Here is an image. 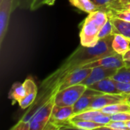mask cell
<instances>
[{
	"label": "cell",
	"instance_id": "cell-1",
	"mask_svg": "<svg viewBox=\"0 0 130 130\" xmlns=\"http://www.w3.org/2000/svg\"><path fill=\"white\" fill-rule=\"evenodd\" d=\"M114 34H111L98 41L93 47H86L82 45L62 62V64L53 73L48 75L40 84V91L34 103L30 107L27 113L19 120L21 123H27L32 116L43 106L50 98L55 96V89L59 82L69 74L76 69H82L87 63L97 60L101 57L116 54L112 47V42Z\"/></svg>",
	"mask_w": 130,
	"mask_h": 130
},
{
	"label": "cell",
	"instance_id": "cell-2",
	"mask_svg": "<svg viewBox=\"0 0 130 130\" xmlns=\"http://www.w3.org/2000/svg\"><path fill=\"white\" fill-rule=\"evenodd\" d=\"M108 20V14L102 10H97L88 14L83 22L79 34L81 45L86 47L96 46L100 40V30Z\"/></svg>",
	"mask_w": 130,
	"mask_h": 130
},
{
	"label": "cell",
	"instance_id": "cell-3",
	"mask_svg": "<svg viewBox=\"0 0 130 130\" xmlns=\"http://www.w3.org/2000/svg\"><path fill=\"white\" fill-rule=\"evenodd\" d=\"M88 86L78 84L58 91L55 95V104L57 106H74L78 100L83 95Z\"/></svg>",
	"mask_w": 130,
	"mask_h": 130
},
{
	"label": "cell",
	"instance_id": "cell-4",
	"mask_svg": "<svg viewBox=\"0 0 130 130\" xmlns=\"http://www.w3.org/2000/svg\"><path fill=\"white\" fill-rule=\"evenodd\" d=\"M92 69L91 68H82L75 70L74 72H71L67 76H66L58 85V86L55 89V95L56 94L68 87L78 85V84H82L90 75Z\"/></svg>",
	"mask_w": 130,
	"mask_h": 130
},
{
	"label": "cell",
	"instance_id": "cell-5",
	"mask_svg": "<svg viewBox=\"0 0 130 130\" xmlns=\"http://www.w3.org/2000/svg\"><path fill=\"white\" fill-rule=\"evenodd\" d=\"M126 66V62L123 59V56L119 55L117 53L112 54L109 56H106L101 57L97 60L90 62L85 65L82 68H94L98 66H102L105 68H110V69H121Z\"/></svg>",
	"mask_w": 130,
	"mask_h": 130
},
{
	"label": "cell",
	"instance_id": "cell-6",
	"mask_svg": "<svg viewBox=\"0 0 130 130\" xmlns=\"http://www.w3.org/2000/svg\"><path fill=\"white\" fill-rule=\"evenodd\" d=\"M127 95L125 94H102L95 98L88 110H101L104 107L114 104L128 103Z\"/></svg>",
	"mask_w": 130,
	"mask_h": 130
},
{
	"label": "cell",
	"instance_id": "cell-7",
	"mask_svg": "<svg viewBox=\"0 0 130 130\" xmlns=\"http://www.w3.org/2000/svg\"><path fill=\"white\" fill-rule=\"evenodd\" d=\"M14 0L0 1V43L2 44L6 34L9 18L13 10Z\"/></svg>",
	"mask_w": 130,
	"mask_h": 130
},
{
	"label": "cell",
	"instance_id": "cell-8",
	"mask_svg": "<svg viewBox=\"0 0 130 130\" xmlns=\"http://www.w3.org/2000/svg\"><path fill=\"white\" fill-rule=\"evenodd\" d=\"M55 96L52 97L50 101H48L43 106L37 110V112L32 116L29 122H34L40 124L45 129L46 124L50 120L53 109L55 105Z\"/></svg>",
	"mask_w": 130,
	"mask_h": 130
},
{
	"label": "cell",
	"instance_id": "cell-9",
	"mask_svg": "<svg viewBox=\"0 0 130 130\" xmlns=\"http://www.w3.org/2000/svg\"><path fill=\"white\" fill-rule=\"evenodd\" d=\"M102 94L104 93H101L100 91H98L88 87L83 95L78 100V101L73 106L74 115L88 110L91 104L95 100V98Z\"/></svg>",
	"mask_w": 130,
	"mask_h": 130
},
{
	"label": "cell",
	"instance_id": "cell-10",
	"mask_svg": "<svg viewBox=\"0 0 130 130\" xmlns=\"http://www.w3.org/2000/svg\"><path fill=\"white\" fill-rule=\"evenodd\" d=\"M117 69L105 68L102 66L92 68V71L90 73L89 76L82 84H84L88 87L102 79L109 77H113L117 72Z\"/></svg>",
	"mask_w": 130,
	"mask_h": 130
},
{
	"label": "cell",
	"instance_id": "cell-11",
	"mask_svg": "<svg viewBox=\"0 0 130 130\" xmlns=\"http://www.w3.org/2000/svg\"><path fill=\"white\" fill-rule=\"evenodd\" d=\"M24 85L27 90L25 97L18 103L21 109H26L30 107L36 101L38 94V88L31 77H28L24 82Z\"/></svg>",
	"mask_w": 130,
	"mask_h": 130
},
{
	"label": "cell",
	"instance_id": "cell-12",
	"mask_svg": "<svg viewBox=\"0 0 130 130\" xmlns=\"http://www.w3.org/2000/svg\"><path fill=\"white\" fill-rule=\"evenodd\" d=\"M88 88L100 91L104 94H123L117 86V82L111 77L102 79L90 86Z\"/></svg>",
	"mask_w": 130,
	"mask_h": 130
},
{
	"label": "cell",
	"instance_id": "cell-13",
	"mask_svg": "<svg viewBox=\"0 0 130 130\" xmlns=\"http://www.w3.org/2000/svg\"><path fill=\"white\" fill-rule=\"evenodd\" d=\"M112 47L116 53L123 56L130 50V39L122 34H115L112 42Z\"/></svg>",
	"mask_w": 130,
	"mask_h": 130
},
{
	"label": "cell",
	"instance_id": "cell-14",
	"mask_svg": "<svg viewBox=\"0 0 130 130\" xmlns=\"http://www.w3.org/2000/svg\"><path fill=\"white\" fill-rule=\"evenodd\" d=\"M27 90L23 83L15 82L12 85L9 93H8V98L11 100V104H14L16 102L19 103L26 95Z\"/></svg>",
	"mask_w": 130,
	"mask_h": 130
},
{
	"label": "cell",
	"instance_id": "cell-15",
	"mask_svg": "<svg viewBox=\"0 0 130 130\" xmlns=\"http://www.w3.org/2000/svg\"><path fill=\"white\" fill-rule=\"evenodd\" d=\"M113 27V34H120L130 39V22L126 21L117 18L109 17Z\"/></svg>",
	"mask_w": 130,
	"mask_h": 130
},
{
	"label": "cell",
	"instance_id": "cell-16",
	"mask_svg": "<svg viewBox=\"0 0 130 130\" xmlns=\"http://www.w3.org/2000/svg\"><path fill=\"white\" fill-rule=\"evenodd\" d=\"M69 2L72 6L88 14L98 10V8L91 0H69Z\"/></svg>",
	"mask_w": 130,
	"mask_h": 130
},
{
	"label": "cell",
	"instance_id": "cell-17",
	"mask_svg": "<svg viewBox=\"0 0 130 130\" xmlns=\"http://www.w3.org/2000/svg\"><path fill=\"white\" fill-rule=\"evenodd\" d=\"M103 113L113 115L122 112H130V105L129 103H118L103 107L101 110Z\"/></svg>",
	"mask_w": 130,
	"mask_h": 130
},
{
	"label": "cell",
	"instance_id": "cell-18",
	"mask_svg": "<svg viewBox=\"0 0 130 130\" xmlns=\"http://www.w3.org/2000/svg\"><path fill=\"white\" fill-rule=\"evenodd\" d=\"M75 129L83 130L101 129L104 126L91 120H70Z\"/></svg>",
	"mask_w": 130,
	"mask_h": 130
},
{
	"label": "cell",
	"instance_id": "cell-19",
	"mask_svg": "<svg viewBox=\"0 0 130 130\" xmlns=\"http://www.w3.org/2000/svg\"><path fill=\"white\" fill-rule=\"evenodd\" d=\"M101 112V110H87L84 112L74 115L70 120H91L93 121L94 118Z\"/></svg>",
	"mask_w": 130,
	"mask_h": 130
},
{
	"label": "cell",
	"instance_id": "cell-20",
	"mask_svg": "<svg viewBox=\"0 0 130 130\" xmlns=\"http://www.w3.org/2000/svg\"><path fill=\"white\" fill-rule=\"evenodd\" d=\"M111 78L117 82L130 83V68L125 66L117 69L115 75Z\"/></svg>",
	"mask_w": 130,
	"mask_h": 130
},
{
	"label": "cell",
	"instance_id": "cell-21",
	"mask_svg": "<svg viewBox=\"0 0 130 130\" xmlns=\"http://www.w3.org/2000/svg\"><path fill=\"white\" fill-rule=\"evenodd\" d=\"M106 12L108 14V17L117 18L130 22L129 10H108Z\"/></svg>",
	"mask_w": 130,
	"mask_h": 130
},
{
	"label": "cell",
	"instance_id": "cell-22",
	"mask_svg": "<svg viewBox=\"0 0 130 130\" xmlns=\"http://www.w3.org/2000/svg\"><path fill=\"white\" fill-rule=\"evenodd\" d=\"M101 129L113 130H128L129 128L126 125V122L123 121H111L107 125L104 126Z\"/></svg>",
	"mask_w": 130,
	"mask_h": 130
},
{
	"label": "cell",
	"instance_id": "cell-23",
	"mask_svg": "<svg viewBox=\"0 0 130 130\" xmlns=\"http://www.w3.org/2000/svg\"><path fill=\"white\" fill-rule=\"evenodd\" d=\"M111 34H113V24H112L110 20L109 19L100 30L99 40L104 39Z\"/></svg>",
	"mask_w": 130,
	"mask_h": 130
},
{
	"label": "cell",
	"instance_id": "cell-24",
	"mask_svg": "<svg viewBox=\"0 0 130 130\" xmlns=\"http://www.w3.org/2000/svg\"><path fill=\"white\" fill-rule=\"evenodd\" d=\"M108 10H129L130 11V2L122 3L117 1L108 5L102 11H107Z\"/></svg>",
	"mask_w": 130,
	"mask_h": 130
},
{
	"label": "cell",
	"instance_id": "cell-25",
	"mask_svg": "<svg viewBox=\"0 0 130 130\" xmlns=\"http://www.w3.org/2000/svg\"><path fill=\"white\" fill-rule=\"evenodd\" d=\"M56 0H34L30 10V11H36L40 7L43 5H53Z\"/></svg>",
	"mask_w": 130,
	"mask_h": 130
},
{
	"label": "cell",
	"instance_id": "cell-26",
	"mask_svg": "<svg viewBox=\"0 0 130 130\" xmlns=\"http://www.w3.org/2000/svg\"><path fill=\"white\" fill-rule=\"evenodd\" d=\"M34 0H14L13 2V10L15 8L21 9H30Z\"/></svg>",
	"mask_w": 130,
	"mask_h": 130
},
{
	"label": "cell",
	"instance_id": "cell-27",
	"mask_svg": "<svg viewBox=\"0 0 130 130\" xmlns=\"http://www.w3.org/2000/svg\"><path fill=\"white\" fill-rule=\"evenodd\" d=\"M111 120L113 121H123L127 122L130 120V112H122L111 115Z\"/></svg>",
	"mask_w": 130,
	"mask_h": 130
},
{
	"label": "cell",
	"instance_id": "cell-28",
	"mask_svg": "<svg viewBox=\"0 0 130 130\" xmlns=\"http://www.w3.org/2000/svg\"><path fill=\"white\" fill-rule=\"evenodd\" d=\"M91 1L98 8V10H104L108 5L119 0H91Z\"/></svg>",
	"mask_w": 130,
	"mask_h": 130
},
{
	"label": "cell",
	"instance_id": "cell-29",
	"mask_svg": "<svg viewBox=\"0 0 130 130\" xmlns=\"http://www.w3.org/2000/svg\"><path fill=\"white\" fill-rule=\"evenodd\" d=\"M117 88L125 94H130V83H123L117 82Z\"/></svg>",
	"mask_w": 130,
	"mask_h": 130
},
{
	"label": "cell",
	"instance_id": "cell-30",
	"mask_svg": "<svg viewBox=\"0 0 130 130\" xmlns=\"http://www.w3.org/2000/svg\"><path fill=\"white\" fill-rule=\"evenodd\" d=\"M123 59H124V61H125L126 62H129V63H130V50L126 53V54H124V55L123 56Z\"/></svg>",
	"mask_w": 130,
	"mask_h": 130
},
{
	"label": "cell",
	"instance_id": "cell-31",
	"mask_svg": "<svg viewBox=\"0 0 130 130\" xmlns=\"http://www.w3.org/2000/svg\"><path fill=\"white\" fill-rule=\"evenodd\" d=\"M118 2H122V3H124V2H129L130 0H119Z\"/></svg>",
	"mask_w": 130,
	"mask_h": 130
},
{
	"label": "cell",
	"instance_id": "cell-32",
	"mask_svg": "<svg viewBox=\"0 0 130 130\" xmlns=\"http://www.w3.org/2000/svg\"><path fill=\"white\" fill-rule=\"evenodd\" d=\"M126 125H127V126H128L129 129H130V120L129 121H127V122H126Z\"/></svg>",
	"mask_w": 130,
	"mask_h": 130
},
{
	"label": "cell",
	"instance_id": "cell-33",
	"mask_svg": "<svg viewBox=\"0 0 130 130\" xmlns=\"http://www.w3.org/2000/svg\"><path fill=\"white\" fill-rule=\"evenodd\" d=\"M127 101H128V103L130 102V94L127 95Z\"/></svg>",
	"mask_w": 130,
	"mask_h": 130
},
{
	"label": "cell",
	"instance_id": "cell-34",
	"mask_svg": "<svg viewBox=\"0 0 130 130\" xmlns=\"http://www.w3.org/2000/svg\"><path fill=\"white\" fill-rule=\"evenodd\" d=\"M126 67H130V63H129V62H126Z\"/></svg>",
	"mask_w": 130,
	"mask_h": 130
},
{
	"label": "cell",
	"instance_id": "cell-35",
	"mask_svg": "<svg viewBox=\"0 0 130 130\" xmlns=\"http://www.w3.org/2000/svg\"><path fill=\"white\" fill-rule=\"evenodd\" d=\"M129 105H130V102H129Z\"/></svg>",
	"mask_w": 130,
	"mask_h": 130
},
{
	"label": "cell",
	"instance_id": "cell-36",
	"mask_svg": "<svg viewBox=\"0 0 130 130\" xmlns=\"http://www.w3.org/2000/svg\"><path fill=\"white\" fill-rule=\"evenodd\" d=\"M0 1H2V0H0Z\"/></svg>",
	"mask_w": 130,
	"mask_h": 130
},
{
	"label": "cell",
	"instance_id": "cell-37",
	"mask_svg": "<svg viewBox=\"0 0 130 130\" xmlns=\"http://www.w3.org/2000/svg\"><path fill=\"white\" fill-rule=\"evenodd\" d=\"M129 68H130V67H129Z\"/></svg>",
	"mask_w": 130,
	"mask_h": 130
}]
</instances>
